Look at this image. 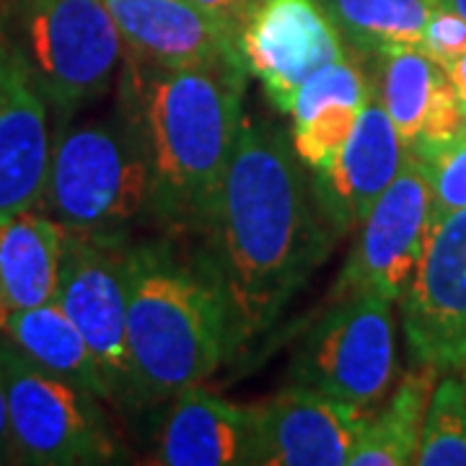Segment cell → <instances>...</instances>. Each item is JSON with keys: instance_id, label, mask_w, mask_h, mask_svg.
I'll return each instance as SVG.
<instances>
[{"instance_id": "6da1fadb", "label": "cell", "mask_w": 466, "mask_h": 466, "mask_svg": "<svg viewBox=\"0 0 466 466\" xmlns=\"http://www.w3.org/2000/svg\"><path fill=\"white\" fill-rule=\"evenodd\" d=\"M309 171L280 125L244 115L195 257L223 306L228 355L275 327L337 241Z\"/></svg>"}, {"instance_id": "7a4b0ae2", "label": "cell", "mask_w": 466, "mask_h": 466, "mask_svg": "<svg viewBox=\"0 0 466 466\" xmlns=\"http://www.w3.org/2000/svg\"><path fill=\"white\" fill-rule=\"evenodd\" d=\"M247 67H167L127 60L122 94L143 127L148 213L171 231H202L244 119Z\"/></svg>"}, {"instance_id": "3957f363", "label": "cell", "mask_w": 466, "mask_h": 466, "mask_svg": "<svg viewBox=\"0 0 466 466\" xmlns=\"http://www.w3.org/2000/svg\"><path fill=\"white\" fill-rule=\"evenodd\" d=\"M127 348L137 407L198 389L228 358L216 285L168 241L127 247Z\"/></svg>"}, {"instance_id": "277c9868", "label": "cell", "mask_w": 466, "mask_h": 466, "mask_svg": "<svg viewBox=\"0 0 466 466\" xmlns=\"http://www.w3.org/2000/svg\"><path fill=\"white\" fill-rule=\"evenodd\" d=\"M148 202V148L125 94L119 112L67 127L52 146L39 208L63 231L122 236Z\"/></svg>"}, {"instance_id": "5b68a950", "label": "cell", "mask_w": 466, "mask_h": 466, "mask_svg": "<svg viewBox=\"0 0 466 466\" xmlns=\"http://www.w3.org/2000/svg\"><path fill=\"white\" fill-rule=\"evenodd\" d=\"M0 352L8 389L11 446L18 461L73 466L106 464L115 459V435L96 394L52 376L8 339H0Z\"/></svg>"}, {"instance_id": "8992f818", "label": "cell", "mask_w": 466, "mask_h": 466, "mask_svg": "<svg viewBox=\"0 0 466 466\" xmlns=\"http://www.w3.org/2000/svg\"><path fill=\"white\" fill-rule=\"evenodd\" d=\"M18 50L42 96L60 112L101 99L127 63V47L104 0H32Z\"/></svg>"}, {"instance_id": "52a82bcc", "label": "cell", "mask_w": 466, "mask_h": 466, "mask_svg": "<svg viewBox=\"0 0 466 466\" xmlns=\"http://www.w3.org/2000/svg\"><path fill=\"white\" fill-rule=\"evenodd\" d=\"M288 373L296 386L366 412L376 410L397 376L391 300L379 296L334 300L303 334Z\"/></svg>"}, {"instance_id": "ba28073f", "label": "cell", "mask_w": 466, "mask_h": 466, "mask_svg": "<svg viewBox=\"0 0 466 466\" xmlns=\"http://www.w3.org/2000/svg\"><path fill=\"white\" fill-rule=\"evenodd\" d=\"M57 303L84 334L115 407H137L127 348V247L122 236L66 231Z\"/></svg>"}, {"instance_id": "9c48e42d", "label": "cell", "mask_w": 466, "mask_h": 466, "mask_svg": "<svg viewBox=\"0 0 466 466\" xmlns=\"http://www.w3.org/2000/svg\"><path fill=\"white\" fill-rule=\"evenodd\" d=\"M431 228V192L407 153L397 179L386 187L360 223L358 241L334 280L329 303L352 296H379L391 303L400 300L415 278Z\"/></svg>"}, {"instance_id": "30bf717a", "label": "cell", "mask_w": 466, "mask_h": 466, "mask_svg": "<svg viewBox=\"0 0 466 466\" xmlns=\"http://www.w3.org/2000/svg\"><path fill=\"white\" fill-rule=\"evenodd\" d=\"M236 47L247 73L283 115L317 70L348 55L319 0H249L236 26Z\"/></svg>"}, {"instance_id": "8fae6325", "label": "cell", "mask_w": 466, "mask_h": 466, "mask_svg": "<svg viewBox=\"0 0 466 466\" xmlns=\"http://www.w3.org/2000/svg\"><path fill=\"white\" fill-rule=\"evenodd\" d=\"M401 329L415 366L466 368V210L433 220L425 254L407 285Z\"/></svg>"}, {"instance_id": "7c38bea8", "label": "cell", "mask_w": 466, "mask_h": 466, "mask_svg": "<svg viewBox=\"0 0 466 466\" xmlns=\"http://www.w3.org/2000/svg\"><path fill=\"white\" fill-rule=\"evenodd\" d=\"M404 158L407 146L373 91L345 146L311 171L319 210L337 238L360 228L386 187L397 179Z\"/></svg>"}, {"instance_id": "4fadbf2b", "label": "cell", "mask_w": 466, "mask_h": 466, "mask_svg": "<svg viewBox=\"0 0 466 466\" xmlns=\"http://www.w3.org/2000/svg\"><path fill=\"white\" fill-rule=\"evenodd\" d=\"M127 60L150 67L244 66L236 32L189 0H104Z\"/></svg>"}, {"instance_id": "5bb4252c", "label": "cell", "mask_w": 466, "mask_h": 466, "mask_svg": "<svg viewBox=\"0 0 466 466\" xmlns=\"http://www.w3.org/2000/svg\"><path fill=\"white\" fill-rule=\"evenodd\" d=\"M254 415L262 464L269 466L350 464V453L368 420L366 410L296 383L254 404Z\"/></svg>"}, {"instance_id": "9a60e30c", "label": "cell", "mask_w": 466, "mask_h": 466, "mask_svg": "<svg viewBox=\"0 0 466 466\" xmlns=\"http://www.w3.org/2000/svg\"><path fill=\"white\" fill-rule=\"evenodd\" d=\"M50 158L47 99L21 50L0 47V220L39 205Z\"/></svg>"}, {"instance_id": "2e32d148", "label": "cell", "mask_w": 466, "mask_h": 466, "mask_svg": "<svg viewBox=\"0 0 466 466\" xmlns=\"http://www.w3.org/2000/svg\"><path fill=\"white\" fill-rule=\"evenodd\" d=\"M153 456L167 466L262 464L254 404H233L200 386L184 391L168 404Z\"/></svg>"}, {"instance_id": "e0dca14e", "label": "cell", "mask_w": 466, "mask_h": 466, "mask_svg": "<svg viewBox=\"0 0 466 466\" xmlns=\"http://www.w3.org/2000/svg\"><path fill=\"white\" fill-rule=\"evenodd\" d=\"M376 84L368 81L363 67L339 57L317 70L300 86L290 104V140L306 167L319 168L345 146L355 130Z\"/></svg>"}, {"instance_id": "ac0fdd59", "label": "cell", "mask_w": 466, "mask_h": 466, "mask_svg": "<svg viewBox=\"0 0 466 466\" xmlns=\"http://www.w3.org/2000/svg\"><path fill=\"white\" fill-rule=\"evenodd\" d=\"M376 94L404 146L446 137L466 125L449 70L422 50L379 57Z\"/></svg>"}, {"instance_id": "d6986e66", "label": "cell", "mask_w": 466, "mask_h": 466, "mask_svg": "<svg viewBox=\"0 0 466 466\" xmlns=\"http://www.w3.org/2000/svg\"><path fill=\"white\" fill-rule=\"evenodd\" d=\"M66 231L42 210L0 220V319L57 300Z\"/></svg>"}, {"instance_id": "ffe728a7", "label": "cell", "mask_w": 466, "mask_h": 466, "mask_svg": "<svg viewBox=\"0 0 466 466\" xmlns=\"http://www.w3.org/2000/svg\"><path fill=\"white\" fill-rule=\"evenodd\" d=\"M0 332L52 376L76 383L99 400L112 401L99 360L57 300L3 317Z\"/></svg>"}, {"instance_id": "44dd1931", "label": "cell", "mask_w": 466, "mask_h": 466, "mask_svg": "<svg viewBox=\"0 0 466 466\" xmlns=\"http://www.w3.org/2000/svg\"><path fill=\"white\" fill-rule=\"evenodd\" d=\"M438 383V370L417 366L404 373L389 400L368 412L360 438L350 453V466L415 464L428 401Z\"/></svg>"}, {"instance_id": "7402d4cb", "label": "cell", "mask_w": 466, "mask_h": 466, "mask_svg": "<svg viewBox=\"0 0 466 466\" xmlns=\"http://www.w3.org/2000/svg\"><path fill=\"white\" fill-rule=\"evenodd\" d=\"M339 36L366 57L420 50L431 0H319Z\"/></svg>"}, {"instance_id": "603a6c76", "label": "cell", "mask_w": 466, "mask_h": 466, "mask_svg": "<svg viewBox=\"0 0 466 466\" xmlns=\"http://www.w3.org/2000/svg\"><path fill=\"white\" fill-rule=\"evenodd\" d=\"M415 464L466 466V389L461 376H443L422 422Z\"/></svg>"}, {"instance_id": "cb8c5ba5", "label": "cell", "mask_w": 466, "mask_h": 466, "mask_svg": "<svg viewBox=\"0 0 466 466\" xmlns=\"http://www.w3.org/2000/svg\"><path fill=\"white\" fill-rule=\"evenodd\" d=\"M433 202V220L466 210V125L453 135L407 146Z\"/></svg>"}, {"instance_id": "d4e9b609", "label": "cell", "mask_w": 466, "mask_h": 466, "mask_svg": "<svg viewBox=\"0 0 466 466\" xmlns=\"http://www.w3.org/2000/svg\"><path fill=\"white\" fill-rule=\"evenodd\" d=\"M420 50L431 55L435 63L449 67L456 57L466 52V21L456 11L435 5L431 18L425 24V34L420 42Z\"/></svg>"}, {"instance_id": "484cf974", "label": "cell", "mask_w": 466, "mask_h": 466, "mask_svg": "<svg viewBox=\"0 0 466 466\" xmlns=\"http://www.w3.org/2000/svg\"><path fill=\"white\" fill-rule=\"evenodd\" d=\"M189 3H195V5H198L200 11H205L208 16H213L216 21L231 26L233 32H236L238 18H241V14H244V8H247L249 0H189Z\"/></svg>"}, {"instance_id": "4316f807", "label": "cell", "mask_w": 466, "mask_h": 466, "mask_svg": "<svg viewBox=\"0 0 466 466\" xmlns=\"http://www.w3.org/2000/svg\"><path fill=\"white\" fill-rule=\"evenodd\" d=\"M8 456H14V446H11V425H8L5 368H3V352H0V461H8Z\"/></svg>"}, {"instance_id": "83f0119b", "label": "cell", "mask_w": 466, "mask_h": 466, "mask_svg": "<svg viewBox=\"0 0 466 466\" xmlns=\"http://www.w3.org/2000/svg\"><path fill=\"white\" fill-rule=\"evenodd\" d=\"M446 70H449L453 88H456V96H459V104H461V112L466 116V52L461 57H456Z\"/></svg>"}, {"instance_id": "f1b7e54d", "label": "cell", "mask_w": 466, "mask_h": 466, "mask_svg": "<svg viewBox=\"0 0 466 466\" xmlns=\"http://www.w3.org/2000/svg\"><path fill=\"white\" fill-rule=\"evenodd\" d=\"M435 5H443V8H451V11H456L459 16L466 21V0H431Z\"/></svg>"}, {"instance_id": "f546056e", "label": "cell", "mask_w": 466, "mask_h": 466, "mask_svg": "<svg viewBox=\"0 0 466 466\" xmlns=\"http://www.w3.org/2000/svg\"><path fill=\"white\" fill-rule=\"evenodd\" d=\"M459 373H461V381H464V389H466V368L464 370H459Z\"/></svg>"}]
</instances>
